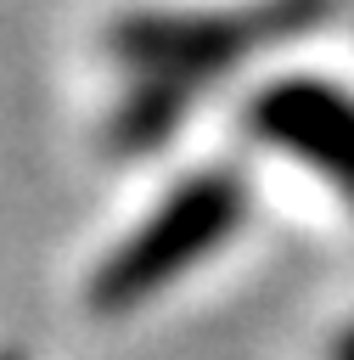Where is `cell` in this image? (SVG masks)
<instances>
[{"mask_svg":"<svg viewBox=\"0 0 354 360\" xmlns=\"http://www.w3.org/2000/svg\"><path fill=\"white\" fill-rule=\"evenodd\" d=\"M287 22L258 17V11H135L107 28V51L129 68V90L107 124L112 152H140L157 146L191 96L225 73L236 56L281 34Z\"/></svg>","mask_w":354,"mask_h":360,"instance_id":"cell-1","label":"cell"},{"mask_svg":"<svg viewBox=\"0 0 354 360\" xmlns=\"http://www.w3.org/2000/svg\"><path fill=\"white\" fill-rule=\"evenodd\" d=\"M247 214H253V186L236 169H197V174L174 180L152 202V214H140L107 248V259L90 270V281H84L90 309L129 315V309L152 304L180 276L208 264L247 225Z\"/></svg>","mask_w":354,"mask_h":360,"instance_id":"cell-2","label":"cell"},{"mask_svg":"<svg viewBox=\"0 0 354 360\" xmlns=\"http://www.w3.org/2000/svg\"><path fill=\"white\" fill-rule=\"evenodd\" d=\"M247 135L315 180H326L354 208V90L315 73H281L247 96Z\"/></svg>","mask_w":354,"mask_h":360,"instance_id":"cell-3","label":"cell"},{"mask_svg":"<svg viewBox=\"0 0 354 360\" xmlns=\"http://www.w3.org/2000/svg\"><path fill=\"white\" fill-rule=\"evenodd\" d=\"M0 360H22V354H0Z\"/></svg>","mask_w":354,"mask_h":360,"instance_id":"cell-4","label":"cell"}]
</instances>
